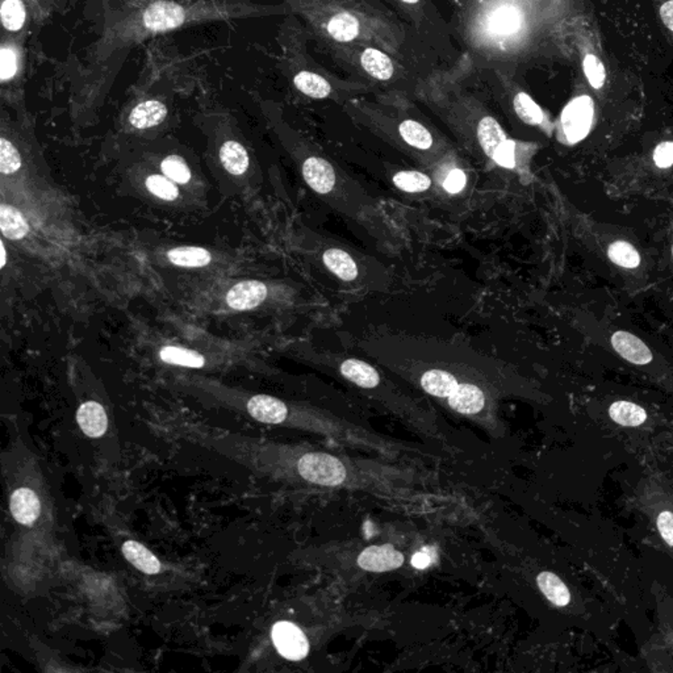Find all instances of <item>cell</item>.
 <instances>
[{
  "label": "cell",
  "mask_w": 673,
  "mask_h": 673,
  "mask_svg": "<svg viewBox=\"0 0 673 673\" xmlns=\"http://www.w3.org/2000/svg\"><path fill=\"white\" fill-rule=\"evenodd\" d=\"M358 348L455 414L488 426L496 418L498 400L511 386L505 363L458 340L375 329L359 340Z\"/></svg>",
  "instance_id": "obj_1"
},
{
  "label": "cell",
  "mask_w": 673,
  "mask_h": 673,
  "mask_svg": "<svg viewBox=\"0 0 673 673\" xmlns=\"http://www.w3.org/2000/svg\"><path fill=\"white\" fill-rule=\"evenodd\" d=\"M314 32L329 45H374L399 57L403 33L363 0H294Z\"/></svg>",
  "instance_id": "obj_2"
},
{
  "label": "cell",
  "mask_w": 673,
  "mask_h": 673,
  "mask_svg": "<svg viewBox=\"0 0 673 673\" xmlns=\"http://www.w3.org/2000/svg\"><path fill=\"white\" fill-rule=\"evenodd\" d=\"M428 103L471 153L503 168H515L517 145L474 97L432 88Z\"/></svg>",
  "instance_id": "obj_3"
},
{
  "label": "cell",
  "mask_w": 673,
  "mask_h": 673,
  "mask_svg": "<svg viewBox=\"0 0 673 673\" xmlns=\"http://www.w3.org/2000/svg\"><path fill=\"white\" fill-rule=\"evenodd\" d=\"M345 105L355 120L428 165H437L451 154V148L442 136L418 117L406 111L404 114L399 105L387 100L371 103L351 99Z\"/></svg>",
  "instance_id": "obj_4"
},
{
  "label": "cell",
  "mask_w": 673,
  "mask_h": 673,
  "mask_svg": "<svg viewBox=\"0 0 673 673\" xmlns=\"http://www.w3.org/2000/svg\"><path fill=\"white\" fill-rule=\"evenodd\" d=\"M320 362L326 369L336 372L338 377L362 389L375 400L382 401L387 408L394 409V412H397L401 416L414 421V425L420 426L421 429L431 425L428 414L418 408L414 401L406 397L368 360L360 359L354 355L326 351L320 355Z\"/></svg>",
  "instance_id": "obj_5"
},
{
  "label": "cell",
  "mask_w": 673,
  "mask_h": 673,
  "mask_svg": "<svg viewBox=\"0 0 673 673\" xmlns=\"http://www.w3.org/2000/svg\"><path fill=\"white\" fill-rule=\"evenodd\" d=\"M334 56L353 73L377 85H400L408 80V71L399 57L374 45H331Z\"/></svg>",
  "instance_id": "obj_6"
},
{
  "label": "cell",
  "mask_w": 673,
  "mask_h": 673,
  "mask_svg": "<svg viewBox=\"0 0 673 673\" xmlns=\"http://www.w3.org/2000/svg\"><path fill=\"white\" fill-rule=\"evenodd\" d=\"M637 504L673 557V492L668 484L655 477L641 481L637 491Z\"/></svg>",
  "instance_id": "obj_7"
},
{
  "label": "cell",
  "mask_w": 673,
  "mask_h": 673,
  "mask_svg": "<svg viewBox=\"0 0 673 673\" xmlns=\"http://www.w3.org/2000/svg\"><path fill=\"white\" fill-rule=\"evenodd\" d=\"M300 477L309 483L337 487L348 480L349 472L342 460L326 452H309L297 463Z\"/></svg>",
  "instance_id": "obj_8"
},
{
  "label": "cell",
  "mask_w": 673,
  "mask_h": 673,
  "mask_svg": "<svg viewBox=\"0 0 673 673\" xmlns=\"http://www.w3.org/2000/svg\"><path fill=\"white\" fill-rule=\"evenodd\" d=\"M594 100L589 96H578L572 100L561 114V127L569 142L586 139L594 122Z\"/></svg>",
  "instance_id": "obj_9"
},
{
  "label": "cell",
  "mask_w": 673,
  "mask_h": 673,
  "mask_svg": "<svg viewBox=\"0 0 673 673\" xmlns=\"http://www.w3.org/2000/svg\"><path fill=\"white\" fill-rule=\"evenodd\" d=\"M188 11L171 2H156L142 13L141 24L149 32H168L185 24Z\"/></svg>",
  "instance_id": "obj_10"
},
{
  "label": "cell",
  "mask_w": 673,
  "mask_h": 673,
  "mask_svg": "<svg viewBox=\"0 0 673 673\" xmlns=\"http://www.w3.org/2000/svg\"><path fill=\"white\" fill-rule=\"evenodd\" d=\"M273 641L277 652L288 660H302L308 655V640L294 623H277L273 627Z\"/></svg>",
  "instance_id": "obj_11"
},
{
  "label": "cell",
  "mask_w": 673,
  "mask_h": 673,
  "mask_svg": "<svg viewBox=\"0 0 673 673\" xmlns=\"http://www.w3.org/2000/svg\"><path fill=\"white\" fill-rule=\"evenodd\" d=\"M268 286L259 280H243L229 289L226 305L234 311H253L268 299Z\"/></svg>",
  "instance_id": "obj_12"
},
{
  "label": "cell",
  "mask_w": 673,
  "mask_h": 673,
  "mask_svg": "<svg viewBox=\"0 0 673 673\" xmlns=\"http://www.w3.org/2000/svg\"><path fill=\"white\" fill-rule=\"evenodd\" d=\"M321 260L326 270L346 283L362 280L359 263L348 250L338 246H328L321 254Z\"/></svg>",
  "instance_id": "obj_13"
},
{
  "label": "cell",
  "mask_w": 673,
  "mask_h": 673,
  "mask_svg": "<svg viewBox=\"0 0 673 673\" xmlns=\"http://www.w3.org/2000/svg\"><path fill=\"white\" fill-rule=\"evenodd\" d=\"M404 555L392 545L369 546L358 557V566L368 572H388L400 568Z\"/></svg>",
  "instance_id": "obj_14"
},
{
  "label": "cell",
  "mask_w": 673,
  "mask_h": 673,
  "mask_svg": "<svg viewBox=\"0 0 673 673\" xmlns=\"http://www.w3.org/2000/svg\"><path fill=\"white\" fill-rule=\"evenodd\" d=\"M248 412L259 423L279 425L288 420L289 408L285 401L268 395H257L248 403Z\"/></svg>",
  "instance_id": "obj_15"
},
{
  "label": "cell",
  "mask_w": 673,
  "mask_h": 673,
  "mask_svg": "<svg viewBox=\"0 0 673 673\" xmlns=\"http://www.w3.org/2000/svg\"><path fill=\"white\" fill-rule=\"evenodd\" d=\"M77 421H78L80 431L87 437L99 438L107 432V414L96 401L83 403L77 414Z\"/></svg>",
  "instance_id": "obj_16"
},
{
  "label": "cell",
  "mask_w": 673,
  "mask_h": 673,
  "mask_svg": "<svg viewBox=\"0 0 673 673\" xmlns=\"http://www.w3.org/2000/svg\"><path fill=\"white\" fill-rule=\"evenodd\" d=\"M612 343L614 350L632 365L643 366L652 360L651 351L644 342L627 332H617L612 337Z\"/></svg>",
  "instance_id": "obj_17"
},
{
  "label": "cell",
  "mask_w": 673,
  "mask_h": 673,
  "mask_svg": "<svg viewBox=\"0 0 673 673\" xmlns=\"http://www.w3.org/2000/svg\"><path fill=\"white\" fill-rule=\"evenodd\" d=\"M10 509L17 523L32 525L41 512V504L32 489L20 488L11 496Z\"/></svg>",
  "instance_id": "obj_18"
},
{
  "label": "cell",
  "mask_w": 673,
  "mask_h": 673,
  "mask_svg": "<svg viewBox=\"0 0 673 673\" xmlns=\"http://www.w3.org/2000/svg\"><path fill=\"white\" fill-rule=\"evenodd\" d=\"M168 114L165 103L154 99L145 100L137 105L129 114V124L140 131L157 127L165 122Z\"/></svg>",
  "instance_id": "obj_19"
},
{
  "label": "cell",
  "mask_w": 673,
  "mask_h": 673,
  "mask_svg": "<svg viewBox=\"0 0 673 673\" xmlns=\"http://www.w3.org/2000/svg\"><path fill=\"white\" fill-rule=\"evenodd\" d=\"M537 586L547 600L557 608H567L571 604V591L558 575L549 571L541 572L537 577Z\"/></svg>",
  "instance_id": "obj_20"
},
{
  "label": "cell",
  "mask_w": 673,
  "mask_h": 673,
  "mask_svg": "<svg viewBox=\"0 0 673 673\" xmlns=\"http://www.w3.org/2000/svg\"><path fill=\"white\" fill-rule=\"evenodd\" d=\"M219 157L225 170L234 177L243 176L250 166V159L245 146L234 140H229L222 145Z\"/></svg>",
  "instance_id": "obj_21"
},
{
  "label": "cell",
  "mask_w": 673,
  "mask_h": 673,
  "mask_svg": "<svg viewBox=\"0 0 673 673\" xmlns=\"http://www.w3.org/2000/svg\"><path fill=\"white\" fill-rule=\"evenodd\" d=\"M125 559L146 575H156L160 571V561L150 550L136 541H127L123 545Z\"/></svg>",
  "instance_id": "obj_22"
},
{
  "label": "cell",
  "mask_w": 673,
  "mask_h": 673,
  "mask_svg": "<svg viewBox=\"0 0 673 673\" xmlns=\"http://www.w3.org/2000/svg\"><path fill=\"white\" fill-rule=\"evenodd\" d=\"M0 231L5 239L20 241L30 233V225L19 209L3 203L0 205Z\"/></svg>",
  "instance_id": "obj_23"
},
{
  "label": "cell",
  "mask_w": 673,
  "mask_h": 673,
  "mask_svg": "<svg viewBox=\"0 0 673 673\" xmlns=\"http://www.w3.org/2000/svg\"><path fill=\"white\" fill-rule=\"evenodd\" d=\"M609 417L623 428H638L647 421V412L630 401H615L610 405Z\"/></svg>",
  "instance_id": "obj_24"
},
{
  "label": "cell",
  "mask_w": 673,
  "mask_h": 673,
  "mask_svg": "<svg viewBox=\"0 0 673 673\" xmlns=\"http://www.w3.org/2000/svg\"><path fill=\"white\" fill-rule=\"evenodd\" d=\"M168 260L177 268H205L212 262V254L199 246H180L171 249L168 253Z\"/></svg>",
  "instance_id": "obj_25"
},
{
  "label": "cell",
  "mask_w": 673,
  "mask_h": 673,
  "mask_svg": "<svg viewBox=\"0 0 673 673\" xmlns=\"http://www.w3.org/2000/svg\"><path fill=\"white\" fill-rule=\"evenodd\" d=\"M512 108H514L518 119L525 124L532 125V127H543L545 125L546 116L542 108L523 91H517L514 94Z\"/></svg>",
  "instance_id": "obj_26"
},
{
  "label": "cell",
  "mask_w": 673,
  "mask_h": 673,
  "mask_svg": "<svg viewBox=\"0 0 673 673\" xmlns=\"http://www.w3.org/2000/svg\"><path fill=\"white\" fill-rule=\"evenodd\" d=\"M392 183L397 190L406 194L428 193L433 187V179L418 170H400L392 176Z\"/></svg>",
  "instance_id": "obj_27"
},
{
  "label": "cell",
  "mask_w": 673,
  "mask_h": 673,
  "mask_svg": "<svg viewBox=\"0 0 673 673\" xmlns=\"http://www.w3.org/2000/svg\"><path fill=\"white\" fill-rule=\"evenodd\" d=\"M159 358L168 365L182 368H202L205 366V358L202 354L179 346H165L159 350Z\"/></svg>",
  "instance_id": "obj_28"
},
{
  "label": "cell",
  "mask_w": 673,
  "mask_h": 673,
  "mask_svg": "<svg viewBox=\"0 0 673 673\" xmlns=\"http://www.w3.org/2000/svg\"><path fill=\"white\" fill-rule=\"evenodd\" d=\"M22 70V56L19 48L10 42H3L0 48V80L2 85L14 82Z\"/></svg>",
  "instance_id": "obj_29"
},
{
  "label": "cell",
  "mask_w": 673,
  "mask_h": 673,
  "mask_svg": "<svg viewBox=\"0 0 673 673\" xmlns=\"http://www.w3.org/2000/svg\"><path fill=\"white\" fill-rule=\"evenodd\" d=\"M0 15L7 32H20L27 23V8L23 0H3Z\"/></svg>",
  "instance_id": "obj_30"
},
{
  "label": "cell",
  "mask_w": 673,
  "mask_h": 673,
  "mask_svg": "<svg viewBox=\"0 0 673 673\" xmlns=\"http://www.w3.org/2000/svg\"><path fill=\"white\" fill-rule=\"evenodd\" d=\"M443 160L437 163L441 168V186H442V188L446 193L452 195L459 194L460 191L465 190L467 185L465 170L460 168L459 166L452 165H450L448 168V163L443 162Z\"/></svg>",
  "instance_id": "obj_31"
},
{
  "label": "cell",
  "mask_w": 673,
  "mask_h": 673,
  "mask_svg": "<svg viewBox=\"0 0 673 673\" xmlns=\"http://www.w3.org/2000/svg\"><path fill=\"white\" fill-rule=\"evenodd\" d=\"M145 185L149 193L160 200H165V202H174L179 197L177 183L168 179L166 176L153 174V176L146 177Z\"/></svg>",
  "instance_id": "obj_32"
},
{
  "label": "cell",
  "mask_w": 673,
  "mask_h": 673,
  "mask_svg": "<svg viewBox=\"0 0 673 673\" xmlns=\"http://www.w3.org/2000/svg\"><path fill=\"white\" fill-rule=\"evenodd\" d=\"M163 176L176 182L177 185H187L193 174L186 160L179 156H168L160 163Z\"/></svg>",
  "instance_id": "obj_33"
},
{
  "label": "cell",
  "mask_w": 673,
  "mask_h": 673,
  "mask_svg": "<svg viewBox=\"0 0 673 673\" xmlns=\"http://www.w3.org/2000/svg\"><path fill=\"white\" fill-rule=\"evenodd\" d=\"M609 258L615 265L623 266L626 268H638L641 263L640 253L635 250L634 246L625 242V241H617L612 243L609 248Z\"/></svg>",
  "instance_id": "obj_34"
},
{
  "label": "cell",
  "mask_w": 673,
  "mask_h": 673,
  "mask_svg": "<svg viewBox=\"0 0 673 673\" xmlns=\"http://www.w3.org/2000/svg\"><path fill=\"white\" fill-rule=\"evenodd\" d=\"M23 166V159L16 146L10 140L0 139V171L3 176H13Z\"/></svg>",
  "instance_id": "obj_35"
},
{
  "label": "cell",
  "mask_w": 673,
  "mask_h": 673,
  "mask_svg": "<svg viewBox=\"0 0 673 673\" xmlns=\"http://www.w3.org/2000/svg\"><path fill=\"white\" fill-rule=\"evenodd\" d=\"M584 73H586L587 79L591 83L592 87L601 88L605 83L606 73L605 68H604L601 59H598L595 54H587L584 59Z\"/></svg>",
  "instance_id": "obj_36"
},
{
  "label": "cell",
  "mask_w": 673,
  "mask_h": 673,
  "mask_svg": "<svg viewBox=\"0 0 673 673\" xmlns=\"http://www.w3.org/2000/svg\"><path fill=\"white\" fill-rule=\"evenodd\" d=\"M652 3L673 45V0H652Z\"/></svg>",
  "instance_id": "obj_37"
},
{
  "label": "cell",
  "mask_w": 673,
  "mask_h": 673,
  "mask_svg": "<svg viewBox=\"0 0 673 673\" xmlns=\"http://www.w3.org/2000/svg\"><path fill=\"white\" fill-rule=\"evenodd\" d=\"M654 160L658 168H667L673 165V142H663L655 149Z\"/></svg>",
  "instance_id": "obj_38"
},
{
  "label": "cell",
  "mask_w": 673,
  "mask_h": 673,
  "mask_svg": "<svg viewBox=\"0 0 673 673\" xmlns=\"http://www.w3.org/2000/svg\"><path fill=\"white\" fill-rule=\"evenodd\" d=\"M432 560H433V557H432L426 550H423V551L418 552V554L414 555V559H412V564H414V566L418 569H423L432 563Z\"/></svg>",
  "instance_id": "obj_39"
},
{
  "label": "cell",
  "mask_w": 673,
  "mask_h": 673,
  "mask_svg": "<svg viewBox=\"0 0 673 673\" xmlns=\"http://www.w3.org/2000/svg\"><path fill=\"white\" fill-rule=\"evenodd\" d=\"M0 250H2V263H0V268H5V265H7V250H5V242H0Z\"/></svg>",
  "instance_id": "obj_40"
},
{
  "label": "cell",
  "mask_w": 673,
  "mask_h": 673,
  "mask_svg": "<svg viewBox=\"0 0 673 673\" xmlns=\"http://www.w3.org/2000/svg\"><path fill=\"white\" fill-rule=\"evenodd\" d=\"M400 2L406 5H420L423 0H400Z\"/></svg>",
  "instance_id": "obj_41"
}]
</instances>
